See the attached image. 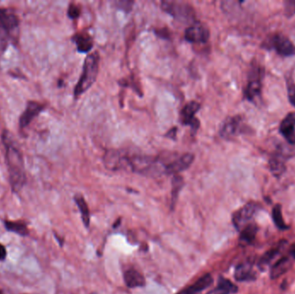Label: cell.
<instances>
[{
    "label": "cell",
    "instance_id": "cell-1",
    "mask_svg": "<svg viewBox=\"0 0 295 294\" xmlns=\"http://www.w3.org/2000/svg\"><path fill=\"white\" fill-rule=\"evenodd\" d=\"M2 142L6 149V163L12 191L18 192L26 183L23 154L16 141L7 130L2 134Z\"/></svg>",
    "mask_w": 295,
    "mask_h": 294
},
{
    "label": "cell",
    "instance_id": "cell-2",
    "mask_svg": "<svg viewBox=\"0 0 295 294\" xmlns=\"http://www.w3.org/2000/svg\"><path fill=\"white\" fill-rule=\"evenodd\" d=\"M99 66L100 55L98 52L87 55L83 65L82 74L74 88V97H80L94 85L99 74Z\"/></svg>",
    "mask_w": 295,
    "mask_h": 294
},
{
    "label": "cell",
    "instance_id": "cell-3",
    "mask_svg": "<svg viewBox=\"0 0 295 294\" xmlns=\"http://www.w3.org/2000/svg\"><path fill=\"white\" fill-rule=\"evenodd\" d=\"M264 72L263 67L257 61L251 63L248 75L247 85L244 91V97L250 102H255V100L261 97Z\"/></svg>",
    "mask_w": 295,
    "mask_h": 294
},
{
    "label": "cell",
    "instance_id": "cell-4",
    "mask_svg": "<svg viewBox=\"0 0 295 294\" xmlns=\"http://www.w3.org/2000/svg\"><path fill=\"white\" fill-rule=\"evenodd\" d=\"M261 47L267 50H274L282 57L295 55L294 44L285 35L280 33L268 36L261 44Z\"/></svg>",
    "mask_w": 295,
    "mask_h": 294
},
{
    "label": "cell",
    "instance_id": "cell-5",
    "mask_svg": "<svg viewBox=\"0 0 295 294\" xmlns=\"http://www.w3.org/2000/svg\"><path fill=\"white\" fill-rule=\"evenodd\" d=\"M161 8L180 22H192V23L195 22V12L189 4L177 1H162Z\"/></svg>",
    "mask_w": 295,
    "mask_h": 294
},
{
    "label": "cell",
    "instance_id": "cell-6",
    "mask_svg": "<svg viewBox=\"0 0 295 294\" xmlns=\"http://www.w3.org/2000/svg\"><path fill=\"white\" fill-rule=\"evenodd\" d=\"M130 158L131 154L127 152L111 149L105 153L104 163L105 168L111 171L130 170Z\"/></svg>",
    "mask_w": 295,
    "mask_h": 294
},
{
    "label": "cell",
    "instance_id": "cell-7",
    "mask_svg": "<svg viewBox=\"0 0 295 294\" xmlns=\"http://www.w3.org/2000/svg\"><path fill=\"white\" fill-rule=\"evenodd\" d=\"M244 132V119L239 115L227 117L223 122L219 128L220 137L226 140H230L234 137L241 135Z\"/></svg>",
    "mask_w": 295,
    "mask_h": 294
},
{
    "label": "cell",
    "instance_id": "cell-8",
    "mask_svg": "<svg viewBox=\"0 0 295 294\" xmlns=\"http://www.w3.org/2000/svg\"><path fill=\"white\" fill-rule=\"evenodd\" d=\"M210 38V30L206 25L195 21L185 31V39L192 43H206Z\"/></svg>",
    "mask_w": 295,
    "mask_h": 294
},
{
    "label": "cell",
    "instance_id": "cell-9",
    "mask_svg": "<svg viewBox=\"0 0 295 294\" xmlns=\"http://www.w3.org/2000/svg\"><path fill=\"white\" fill-rule=\"evenodd\" d=\"M259 206L254 202L246 204L244 207L233 214L232 222L238 231H241L246 223L252 218L255 212L258 211Z\"/></svg>",
    "mask_w": 295,
    "mask_h": 294
},
{
    "label": "cell",
    "instance_id": "cell-10",
    "mask_svg": "<svg viewBox=\"0 0 295 294\" xmlns=\"http://www.w3.org/2000/svg\"><path fill=\"white\" fill-rule=\"evenodd\" d=\"M194 160V154L191 153H186L180 157H176L166 163L165 167V174H176L188 169L192 165Z\"/></svg>",
    "mask_w": 295,
    "mask_h": 294
},
{
    "label": "cell",
    "instance_id": "cell-11",
    "mask_svg": "<svg viewBox=\"0 0 295 294\" xmlns=\"http://www.w3.org/2000/svg\"><path fill=\"white\" fill-rule=\"evenodd\" d=\"M200 109V104L191 101L182 108L181 120L184 125H190L193 130H197L199 127V121L195 118V115Z\"/></svg>",
    "mask_w": 295,
    "mask_h": 294
},
{
    "label": "cell",
    "instance_id": "cell-12",
    "mask_svg": "<svg viewBox=\"0 0 295 294\" xmlns=\"http://www.w3.org/2000/svg\"><path fill=\"white\" fill-rule=\"evenodd\" d=\"M279 133L291 145H295V112H289L279 126Z\"/></svg>",
    "mask_w": 295,
    "mask_h": 294
},
{
    "label": "cell",
    "instance_id": "cell-13",
    "mask_svg": "<svg viewBox=\"0 0 295 294\" xmlns=\"http://www.w3.org/2000/svg\"><path fill=\"white\" fill-rule=\"evenodd\" d=\"M45 106L40 103H37L35 101H28L26 106L25 111L21 115L19 118V126L20 128H23L32 123V121L35 117H37L43 112Z\"/></svg>",
    "mask_w": 295,
    "mask_h": 294
},
{
    "label": "cell",
    "instance_id": "cell-14",
    "mask_svg": "<svg viewBox=\"0 0 295 294\" xmlns=\"http://www.w3.org/2000/svg\"><path fill=\"white\" fill-rule=\"evenodd\" d=\"M287 158L282 152H275V154H273L270 156V159L269 160L270 170L275 177L280 178L286 172Z\"/></svg>",
    "mask_w": 295,
    "mask_h": 294
},
{
    "label": "cell",
    "instance_id": "cell-15",
    "mask_svg": "<svg viewBox=\"0 0 295 294\" xmlns=\"http://www.w3.org/2000/svg\"><path fill=\"white\" fill-rule=\"evenodd\" d=\"M19 25V19L13 12H9L6 9L0 8V29L6 33L13 30Z\"/></svg>",
    "mask_w": 295,
    "mask_h": 294
},
{
    "label": "cell",
    "instance_id": "cell-16",
    "mask_svg": "<svg viewBox=\"0 0 295 294\" xmlns=\"http://www.w3.org/2000/svg\"><path fill=\"white\" fill-rule=\"evenodd\" d=\"M124 280L125 285L129 288L143 287L146 285V280L143 275L134 268L126 269L124 273Z\"/></svg>",
    "mask_w": 295,
    "mask_h": 294
},
{
    "label": "cell",
    "instance_id": "cell-17",
    "mask_svg": "<svg viewBox=\"0 0 295 294\" xmlns=\"http://www.w3.org/2000/svg\"><path fill=\"white\" fill-rule=\"evenodd\" d=\"M213 284V278L210 274H205L193 285L188 286L178 294H200L201 291L210 287Z\"/></svg>",
    "mask_w": 295,
    "mask_h": 294
},
{
    "label": "cell",
    "instance_id": "cell-18",
    "mask_svg": "<svg viewBox=\"0 0 295 294\" xmlns=\"http://www.w3.org/2000/svg\"><path fill=\"white\" fill-rule=\"evenodd\" d=\"M235 280L238 281H250V280H255V274L253 270V264L250 262L239 264L235 268Z\"/></svg>",
    "mask_w": 295,
    "mask_h": 294
},
{
    "label": "cell",
    "instance_id": "cell-19",
    "mask_svg": "<svg viewBox=\"0 0 295 294\" xmlns=\"http://www.w3.org/2000/svg\"><path fill=\"white\" fill-rule=\"evenodd\" d=\"M291 265H292V263L287 257L281 258L280 260H277L275 265L271 268L270 277H271L272 280H275L277 278L281 277L282 274L287 273L289 270Z\"/></svg>",
    "mask_w": 295,
    "mask_h": 294
},
{
    "label": "cell",
    "instance_id": "cell-20",
    "mask_svg": "<svg viewBox=\"0 0 295 294\" xmlns=\"http://www.w3.org/2000/svg\"><path fill=\"white\" fill-rule=\"evenodd\" d=\"M257 232H258V227L255 223H250L244 226L239 237V242L243 246L251 244L255 239Z\"/></svg>",
    "mask_w": 295,
    "mask_h": 294
},
{
    "label": "cell",
    "instance_id": "cell-21",
    "mask_svg": "<svg viewBox=\"0 0 295 294\" xmlns=\"http://www.w3.org/2000/svg\"><path fill=\"white\" fill-rule=\"evenodd\" d=\"M238 286L225 278H219L218 286L206 294H231L238 291Z\"/></svg>",
    "mask_w": 295,
    "mask_h": 294
},
{
    "label": "cell",
    "instance_id": "cell-22",
    "mask_svg": "<svg viewBox=\"0 0 295 294\" xmlns=\"http://www.w3.org/2000/svg\"><path fill=\"white\" fill-rule=\"evenodd\" d=\"M73 40L76 44L77 49L80 53H87L94 46L93 38L86 33H80L74 36Z\"/></svg>",
    "mask_w": 295,
    "mask_h": 294
},
{
    "label": "cell",
    "instance_id": "cell-23",
    "mask_svg": "<svg viewBox=\"0 0 295 294\" xmlns=\"http://www.w3.org/2000/svg\"><path fill=\"white\" fill-rule=\"evenodd\" d=\"M74 201H75L78 208L80 210L84 225L88 228L89 224H90V211H89V208H88L87 204L85 202V199L82 195L77 194L74 196Z\"/></svg>",
    "mask_w": 295,
    "mask_h": 294
},
{
    "label": "cell",
    "instance_id": "cell-24",
    "mask_svg": "<svg viewBox=\"0 0 295 294\" xmlns=\"http://www.w3.org/2000/svg\"><path fill=\"white\" fill-rule=\"evenodd\" d=\"M5 227L8 232H13L15 234L19 235L21 237H27L28 235V227L25 223L15 221H5Z\"/></svg>",
    "mask_w": 295,
    "mask_h": 294
},
{
    "label": "cell",
    "instance_id": "cell-25",
    "mask_svg": "<svg viewBox=\"0 0 295 294\" xmlns=\"http://www.w3.org/2000/svg\"><path fill=\"white\" fill-rule=\"evenodd\" d=\"M184 186V180L183 178L176 174L173 175V180H172V198H171V208L173 209L175 206L176 201L179 197L180 191L182 190V187Z\"/></svg>",
    "mask_w": 295,
    "mask_h": 294
},
{
    "label": "cell",
    "instance_id": "cell-26",
    "mask_svg": "<svg viewBox=\"0 0 295 294\" xmlns=\"http://www.w3.org/2000/svg\"><path fill=\"white\" fill-rule=\"evenodd\" d=\"M279 254H280V249H271L270 251H268L267 253H265L260 259V260H259V269H261V270H266L273 260H275V258H277Z\"/></svg>",
    "mask_w": 295,
    "mask_h": 294
},
{
    "label": "cell",
    "instance_id": "cell-27",
    "mask_svg": "<svg viewBox=\"0 0 295 294\" xmlns=\"http://www.w3.org/2000/svg\"><path fill=\"white\" fill-rule=\"evenodd\" d=\"M272 217L273 220L275 222V224L277 226V228H280L281 231L287 230V228H289L288 225H287L286 223L284 222L282 212H281V205H276V206H274L272 211Z\"/></svg>",
    "mask_w": 295,
    "mask_h": 294
},
{
    "label": "cell",
    "instance_id": "cell-28",
    "mask_svg": "<svg viewBox=\"0 0 295 294\" xmlns=\"http://www.w3.org/2000/svg\"><path fill=\"white\" fill-rule=\"evenodd\" d=\"M286 84H287L288 100L291 105L295 107V82L291 74H287L286 75Z\"/></svg>",
    "mask_w": 295,
    "mask_h": 294
},
{
    "label": "cell",
    "instance_id": "cell-29",
    "mask_svg": "<svg viewBox=\"0 0 295 294\" xmlns=\"http://www.w3.org/2000/svg\"><path fill=\"white\" fill-rule=\"evenodd\" d=\"M284 14L287 18H291L295 15V0L284 1Z\"/></svg>",
    "mask_w": 295,
    "mask_h": 294
},
{
    "label": "cell",
    "instance_id": "cell-30",
    "mask_svg": "<svg viewBox=\"0 0 295 294\" xmlns=\"http://www.w3.org/2000/svg\"><path fill=\"white\" fill-rule=\"evenodd\" d=\"M80 9L79 6L74 5V4H70V6L68 7V17L72 18V19H76L80 17Z\"/></svg>",
    "mask_w": 295,
    "mask_h": 294
},
{
    "label": "cell",
    "instance_id": "cell-31",
    "mask_svg": "<svg viewBox=\"0 0 295 294\" xmlns=\"http://www.w3.org/2000/svg\"><path fill=\"white\" fill-rule=\"evenodd\" d=\"M133 4L132 1H117L116 2V6L121 10H124L125 12H130L132 9Z\"/></svg>",
    "mask_w": 295,
    "mask_h": 294
},
{
    "label": "cell",
    "instance_id": "cell-32",
    "mask_svg": "<svg viewBox=\"0 0 295 294\" xmlns=\"http://www.w3.org/2000/svg\"><path fill=\"white\" fill-rule=\"evenodd\" d=\"M8 33H6V31H4L2 29H0V49H5L7 46V37L6 35Z\"/></svg>",
    "mask_w": 295,
    "mask_h": 294
},
{
    "label": "cell",
    "instance_id": "cell-33",
    "mask_svg": "<svg viewBox=\"0 0 295 294\" xmlns=\"http://www.w3.org/2000/svg\"><path fill=\"white\" fill-rule=\"evenodd\" d=\"M6 256H7V252H6V247L0 244V260L3 262L6 260Z\"/></svg>",
    "mask_w": 295,
    "mask_h": 294
},
{
    "label": "cell",
    "instance_id": "cell-34",
    "mask_svg": "<svg viewBox=\"0 0 295 294\" xmlns=\"http://www.w3.org/2000/svg\"><path fill=\"white\" fill-rule=\"evenodd\" d=\"M176 130H177V128H173L168 132V134L166 135V136L170 137V138H174L176 136Z\"/></svg>",
    "mask_w": 295,
    "mask_h": 294
},
{
    "label": "cell",
    "instance_id": "cell-35",
    "mask_svg": "<svg viewBox=\"0 0 295 294\" xmlns=\"http://www.w3.org/2000/svg\"><path fill=\"white\" fill-rule=\"evenodd\" d=\"M292 255H293V256H294V258H295V248H293V249H292Z\"/></svg>",
    "mask_w": 295,
    "mask_h": 294
},
{
    "label": "cell",
    "instance_id": "cell-36",
    "mask_svg": "<svg viewBox=\"0 0 295 294\" xmlns=\"http://www.w3.org/2000/svg\"><path fill=\"white\" fill-rule=\"evenodd\" d=\"M92 294H96V293H92Z\"/></svg>",
    "mask_w": 295,
    "mask_h": 294
}]
</instances>
